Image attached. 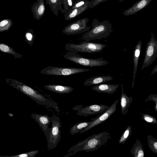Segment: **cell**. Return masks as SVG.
Listing matches in <instances>:
<instances>
[{
    "label": "cell",
    "instance_id": "cell-1",
    "mask_svg": "<svg viewBox=\"0 0 157 157\" xmlns=\"http://www.w3.org/2000/svg\"><path fill=\"white\" fill-rule=\"evenodd\" d=\"M110 134L108 131L93 134L71 147L67 151L68 153L64 157L71 156L82 151L88 152L97 150L101 146L105 145L111 138Z\"/></svg>",
    "mask_w": 157,
    "mask_h": 157
},
{
    "label": "cell",
    "instance_id": "cell-2",
    "mask_svg": "<svg viewBox=\"0 0 157 157\" xmlns=\"http://www.w3.org/2000/svg\"><path fill=\"white\" fill-rule=\"evenodd\" d=\"M5 80L10 85L30 98L37 104L47 108H53L57 112H59L56 102L46 98L31 87L15 79L7 78Z\"/></svg>",
    "mask_w": 157,
    "mask_h": 157
},
{
    "label": "cell",
    "instance_id": "cell-3",
    "mask_svg": "<svg viewBox=\"0 0 157 157\" xmlns=\"http://www.w3.org/2000/svg\"><path fill=\"white\" fill-rule=\"evenodd\" d=\"M92 28L82 35V39L90 41L106 38L113 32L112 25L108 20L99 22L94 18L92 22Z\"/></svg>",
    "mask_w": 157,
    "mask_h": 157
},
{
    "label": "cell",
    "instance_id": "cell-4",
    "mask_svg": "<svg viewBox=\"0 0 157 157\" xmlns=\"http://www.w3.org/2000/svg\"><path fill=\"white\" fill-rule=\"evenodd\" d=\"M66 59L82 66L93 67L106 65L109 63L103 58L92 59L83 57L78 52L69 51L63 56Z\"/></svg>",
    "mask_w": 157,
    "mask_h": 157
},
{
    "label": "cell",
    "instance_id": "cell-5",
    "mask_svg": "<svg viewBox=\"0 0 157 157\" xmlns=\"http://www.w3.org/2000/svg\"><path fill=\"white\" fill-rule=\"evenodd\" d=\"M106 46V44L84 40L78 44L67 43L65 48L67 50L77 52L97 53L101 52Z\"/></svg>",
    "mask_w": 157,
    "mask_h": 157
},
{
    "label": "cell",
    "instance_id": "cell-6",
    "mask_svg": "<svg viewBox=\"0 0 157 157\" xmlns=\"http://www.w3.org/2000/svg\"><path fill=\"white\" fill-rule=\"evenodd\" d=\"M52 126L48 143V149L49 151L56 147L59 142L61 136L60 130L62 127L60 118L54 114L50 117Z\"/></svg>",
    "mask_w": 157,
    "mask_h": 157
},
{
    "label": "cell",
    "instance_id": "cell-7",
    "mask_svg": "<svg viewBox=\"0 0 157 157\" xmlns=\"http://www.w3.org/2000/svg\"><path fill=\"white\" fill-rule=\"evenodd\" d=\"M91 69L81 68L48 66L40 71L41 74L48 75L67 76L91 71Z\"/></svg>",
    "mask_w": 157,
    "mask_h": 157
},
{
    "label": "cell",
    "instance_id": "cell-8",
    "mask_svg": "<svg viewBox=\"0 0 157 157\" xmlns=\"http://www.w3.org/2000/svg\"><path fill=\"white\" fill-rule=\"evenodd\" d=\"M151 37L146 47L144 61L141 70L150 65L157 56V40L154 34L150 33Z\"/></svg>",
    "mask_w": 157,
    "mask_h": 157
},
{
    "label": "cell",
    "instance_id": "cell-9",
    "mask_svg": "<svg viewBox=\"0 0 157 157\" xmlns=\"http://www.w3.org/2000/svg\"><path fill=\"white\" fill-rule=\"evenodd\" d=\"M89 20L87 18L79 19L65 26L63 29L62 32L65 34L71 35L86 32L91 29L90 26H88L87 25Z\"/></svg>",
    "mask_w": 157,
    "mask_h": 157
},
{
    "label": "cell",
    "instance_id": "cell-10",
    "mask_svg": "<svg viewBox=\"0 0 157 157\" xmlns=\"http://www.w3.org/2000/svg\"><path fill=\"white\" fill-rule=\"evenodd\" d=\"M109 106L102 104H93L83 107L79 105L74 106L73 109L76 111V113L81 116H88L101 113L108 109Z\"/></svg>",
    "mask_w": 157,
    "mask_h": 157
},
{
    "label": "cell",
    "instance_id": "cell-11",
    "mask_svg": "<svg viewBox=\"0 0 157 157\" xmlns=\"http://www.w3.org/2000/svg\"><path fill=\"white\" fill-rule=\"evenodd\" d=\"M119 101L117 100L112 105L100 115L91 119L93 122L88 126L82 129L80 133H85L94 127L103 123L106 121L116 111L117 105Z\"/></svg>",
    "mask_w": 157,
    "mask_h": 157
},
{
    "label": "cell",
    "instance_id": "cell-12",
    "mask_svg": "<svg viewBox=\"0 0 157 157\" xmlns=\"http://www.w3.org/2000/svg\"><path fill=\"white\" fill-rule=\"evenodd\" d=\"M31 117L38 124L44 134L48 141L51 128L48 126L50 123V117L47 115H41L36 113H32Z\"/></svg>",
    "mask_w": 157,
    "mask_h": 157
},
{
    "label": "cell",
    "instance_id": "cell-13",
    "mask_svg": "<svg viewBox=\"0 0 157 157\" xmlns=\"http://www.w3.org/2000/svg\"><path fill=\"white\" fill-rule=\"evenodd\" d=\"M152 0H139L135 3L132 7L125 10L123 13L126 16L133 15L146 7Z\"/></svg>",
    "mask_w": 157,
    "mask_h": 157
},
{
    "label": "cell",
    "instance_id": "cell-14",
    "mask_svg": "<svg viewBox=\"0 0 157 157\" xmlns=\"http://www.w3.org/2000/svg\"><path fill=\"white\" fill-rule=\"evenodd\" d=\"M142 40H140L136 45L133 52V71L132 76V81L131 87L133 88L134 81L137 70L139 59L141 51Z\"/></svg>",
    "mask_w": 157,
    "mask_h": 157
},
{
    "label": "cell",
    "instance_id": "cell-15",
    "mask_svg": "<svg viewBox=\"0 0 157 157\" xmlns=\"http://www.w3.org/2000/svg\"><path fill=\"white\" fill-rule=\"evenodd\" d=\"M121 92L120 98L121 108V113L123 115L126 114L128 112V108L132 101L133 99L132 96L128 97L124 91L123 85H121Z\"/></svg>",
    "mask_w": 157,
    "mask_h": 157
},
{
    "label": "cell",
    "instance_id": "cell-16",
    "mask_svg": "<svg viewBox=\"0 0 157 157\" xmlns=\"http://www.w3.org/2000/svg\"><path fill=\"white\" fill-rule=\"evenodd\" d=\"M119 86V84H100L93 86L92 89L98 93L114 94Z\"/></svg>",
    "mask_w": 157,
    "mask_h": 157
},
{
    "label": "cell",
    "instance_id": "cell-17",
    "mask_svg": "<svg viewBox=\"0 0 157 157\" xmlns=\"http://www.w3.org/2000/svg\"><path fill=\"white\" fill-rule=\"evenodd\" d=\"M44 88L50 91L59 94H68L71 92L73 88L69 86H64L56 84L46 85Z\"/></svg>",
    "mask_w": 157,
    "mask_h": 157
},
{
    "label": "cell",
    "instance_id": "cell-18",
    "mask_svg": "<svg viewBox=\"0 0 157 157\" xmlns=\"http://www.w3.org/2000/svg\"><path fill=\"white\" fill-rule=\"evenodd\" d=\"M113 77L109 75H101L91 77L86 79L83 82L85 86H90L112 80Z\"/></svg>",
    "mask_w": 157,
    "mask_h": 157
},
{
    "label": "cell",
    "instance_id": "cell-19",
    "mask_svg": "<svg viewBox=\"0 0 157 157\" xmlns=\"http://www.w3.org/2000/svg\"><path fill=\"white\" fill-rule=\"evenodd\" d=\"M45 8L44 0H37L36 2L34 3L33 10L36 19L39 20L41 19L44 15Z\"/></svg>",
    "mask_w": 157,
    "mask_h": 157
},
{
    "label": "cell",
    "instance_id": "cell-20",
    "mask_svg": "<svg viewBox=\"0 0 157 157\" xmlns=\"http://www.w3.org/2000/svg\"><path fill=\"white\" fill-rule=\"evenodd\" d=\"M88 4L82 7L72 9L64 13V20L66 21H69L80 15L89 8Z\"/></svg>",
    "mask_w": 157,
    "mask_h": 157
},
{
    "label": "cell",
    "instance_id": "cell-21",
    "mask_svg": "<svg viewBox=\"0 0 157 157\" xmlns=\"http://www.w3.org/2000/svg\"><path fill=\"white\" fill-rule=\"evenodd\" d=\"M130 153L134 157L144 156V151L143 145L138 138L131 150Z\"/></svg>",
    "mask_w": 157,
    "mask_h": 157
},
{
    "label": "cell",
    "instance_id": "cell-22",
    "mask_svg": "<svg viewBox=\"0 0 157 157\" xmlns=\"http://www.w3.org/2000/svg\"><path fill=\"white\" fill-rule=\"evenodd\" d=\"M46 4L48 5L52 13L58 16L59 11L62 9V0H46Z\"/></svg>",
    "mask_w": 157,
    "mask_h": 157
},
{
    "label": "cell",
    "instance_id": "cell-23",
    "mask_svg": "<svg viewBox=\"0 0 157 157\" xmlns=\"http://www.w3.org/2000/svg\"><path fill=\"white\" fill-rule=\"evenodd\" d=\"M93 121V120H91L89 122H82L75 124L72 126L70 130V134L73 135L79 133L82 129L88 126Z\"/></svg>",
    "mask_w": 157,
    "mask_h": 157
},
{
    "label": "cell",
    "instance_id": "cell-24",
    "mask_svg": "<svg viewBox=\"0 0 157 157\" xmlns=\"http://www.w3.org/2000/svg\"><path fill=\"white\" fill-rule=\"evenodd\" d=\"M0 51L13 55L15 58H21L23 55L18 53L14 50L13 49L4 44L0 43Z\"/></svg>",
    "mask_w": 157,
    "mask_h": 157
},
{
    "label": "cell",
    "instance_id": "cell-25",
    "mask_svg": "<svg viewBox=\"0 0 157 157\" xmlns=\"http://www.w3.org/2000/svg\"><path fill=\"white\" fill-rule=\"evenodd\" d=\"M147 143L150 150L157 154V139L151 135L147 136Z\"/></svg>",
    "mask_w": 157,
    "mask_h": 157
},
{
    "label": "cell",
    "instance_id": "cell-26",
    "mask_svg": "<svg viewBox=\"0 0 157 157\" xmlns=\"http://www.w3.org/2000/svg\"><path fill=\"white\" fill-rule=\"evenodd\" d=\"M132 133V129L130 125H128L121 136L119 141V144H124L128 140Z\"/></svg>",
    "mask_w": 157,
    "mask_h": 157
},
{
    "label": "cell",
    "instance_id": "cell-27",
    "mask_svg": "<svg viewBox=\"0 0 157 157\" xmlns=\"http://www.w3.org/2000/svg\"><path fill=\"white\" fill-rule=\"evenodd\" d=\"M62 0L63 8H62L60 11L61 13H64L71 10L75 2V0Z\"/></svg>",
    "mask_w": 157,
    "mask_h": 157
},
{
    "label": "cell",
    "instance_id": "cell-28",
    "mask_svg": "<svg viewBox=\"0 0 157 157\" xmlns=\"http://www.w3.org/2000/svg\"><path fill=\"white\" fill-rule=\"evenodd\" d=\"M38 150H35L13 156H0L1 157H34L39 152Z\"/></svg>",
    "mask_w": 157,
    "mask_h": 157
},
{
    "label": "cell",
    "instance_id": "cell-29",
    "mask_svg": "<svg viewBox=\"0 0 157 157\" xmlns=\"http://www.w3.org/2000/svg\"><path fill=\"white\" fill-rule=\"evenodd\" d=\"M141 119L151 124H157V120L153 116L145 113H141Z\"/></svg>",
    "mask_w": 157,
    "mask_h": 157
},
{
    "label": "cell",
    "instance_id": "cell-30",
    "mask_svg": "<svg viewBox=\"0 0 157 157\" xmlns=\"http://www.w3.org/2000/svg\"><path fill=\"white\" fill-rule=\"evenodd\" d=\"M25 37L26 42L30 46L33 45L35 37L33 31L27 32L25 34Z\"/></svg>",
    "mask_w": 157,
    "mask_h": 157
},
{
    "label": "cell",
    "instance_id": "cell-31",
    "mask_svg": "<svg viewBox=\"0 0 157 157\" xmlns=\"http://www.w3.org/2000/svg\"><path fill=\"white\" fill-rule=\"evenodd\" d=\"M90 1L87 0H76L73 6L69 11L87 4Z\"/></svg>",
    "mask_w": 157,
    "mask_h": 157
},
{
    "label": "cell",
    "instance_id": "cell-32",
    "mask_svg": "<svg viewBox=\"0 0 157 157\" xmlns=\"http://www.w3.org/2000/svg\"><path fill=\"white\" fill-rule=\"evenodd\" d=\"M108 0H92L88 4L89 8L91 9L99 5V4L107 1Z\"/></svg>",
    "mask_w": 157,
    "mask_h": 157
},
{
    "label": "cell",
    "instance_id": "cell-33",
    "mask_svg": "<svg viewBox=\"0 0 157 157\" xmlns=\"http://www.w3.org/2000/svg\"><path fill=\"white\" fill-rule=\"evenodd\" d=\"M152 101L155 103V111H157V94H152L150 95L146 99L145 101V102H146L147 101Z\"/></svg>",
    "mask_w": 157,
    "mask_h": 157
},
{
    "label": "cell",
    "instance_id": "cell-34",
    "mask_svg": "<svg viewBox=\"0 0 157 157\" xmlns=\"http://www.w3.org/2000/svg\"><path fill=\"white\" fill-rule=\"evenodd\" d=\"M8 23V21L7 20H4L2 21L0 23V27L1 28H4Z\"/></svg>",
    "mask_w": 157,
    "mask_h": 157
},
{
    "label": "cell",
    "instance_id": "cell-35",
    "mask_svg": "<svg viewBox=\"0 0 157 157\" xmlns=\"http://www.w3.org/2000/svg\"><path fill=\"white\" fill-rule=\"evenodd\" d=\"M157 71V65H156L155 67L153 69L151 74V75H153L154 74L156 73Z\"/></svg>",
    "mask_w": 157,
    "mask_h": 157
},
{
    "label": "cell",
    "instance_id": "cell-36",
    "mask_svg": "<svg viewBox=\"0 0 157 157\" xmlns=\"http://www.w3.org/2000/svg\"><path fill=\"white\" fill-rule=\"evenodd\" d=\"M8 115H9V116H10V117H12V116H13V114H12V113H9V114H8Z\"/></svg>",
    "mask_w": 157,
    "mask_h": 157
},
{
    "label": "cell",
    "instance_id": "cell-37",
    "mask_svg": "<svg viewBox=\"0 0 157 157\" xmlns=\"http://www.w3.org/2000/svg\"><path fill=\"white\" fill-rule=\"evenodd\" d=\"M124 0H119V1L118 2V3L121 2H122Z\"/></svg>",
    "mask_w": 157,
    "mask_h": 157
}]
</instances>
